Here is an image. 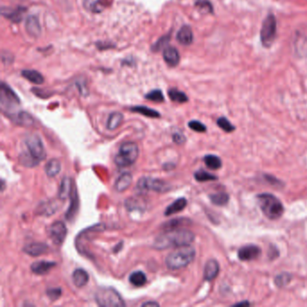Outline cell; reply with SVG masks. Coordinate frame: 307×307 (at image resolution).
I'll return each mask as SVG.
<instances>
[{
    "label": "cell",
    "mask_w": 307,
    "mask_h": 307,
    "mask_svg": "<svg viewBox=\"0 0 307 307\" xmlns=\"http://www.w3.org/2000/svg\"><path fill=\"white\" fill-rule=\"evenodd\" d=\"M46 153L41 137L36 133H27L21 143L19 162L26 168H33L45 159Z\"/></svg>",
    "instance_id": "obj_1"
},
{
    "label": "cell",
    "mask_w": 307,
    "mask_h": 307,
    "mask_svg": "<svg viewBox=\"0 0 307 307\" xmlns=\"http://www.w3.org/2000/svg\"><path fill=\"white\" fill-rule=\"evenodd\" d=\"M195 240V234L189 230L174 229L159 235L154 240V247L157 249L179 248L189 245Z\"/></svg>",
    "instance_id": "obj_2"
},
{
    "label": "cell",
    "mask_w": 307,
    "mask_h": 307,
    "mask_svg": "<svg viewBox=\"0 0 307 307\" xmlns=\"http://www.w3.org/2000/svg\"><path fill=\"white\" fill-rule=\"evenodd\" d=\"M195 256H196L195 249L190 245H185L179 247L178 249L170 252V254L167 256L165 263L167 268L170 270H180L190 264L195 259Z\"/></svg>",
    "instance_id": "obj_3"
},
{
    "label": "cell",
    "mask_w": 307,
    "mask_h": 307,
    "mask_svg": "<svg viewBox=\"0 0 307 307\" xmlns=\"http://www.w3.org/2000/svg\"><path fill=\"white\" fill-rule=\"evenodd\" d=\"M261 211L270 220H277L284 214V206L278 198L271 194H260L257 196Z\"/></svg>",
    "instance_id": "obj_4"
},
{
    "label": "cell",
    "mask_w": 307,
    "mask_h": 307,
    "mask_svg": "<svg viewBox=\"0 0 307 307\" xmlns=\"http://www.w3.org/2000/svg\"><path fill=\"white\" fill-rule=\"evenodd\" d=\"M139 155L138 145L133 142L123 143L115 157L116 164L120 168H126L133 164Z\"/></svg>",
    "instance_id": "obj_5"
},
{
    "label": "cell",
    "mask_w": 307,
    "mask_h": 307,
    "mask_svg": "<svg viewBox=\"0 0 307 307\" xmlns=\"http://www.w3.org/2000/svg\"><path fill=\"white\" fill-rule=\"evenodd\" d=\"M95 302L103 307H125L122 297L112 287H100L95 292Z\"/></svg>",
    "instance_id": "obj_6"
},
{
    "label": "cell",
    "mask_w": 307,
    "mask_h": 307,
    "mask_svg": "<svg viewBox=\"0 0 307 307\" xmlns=\"http://www.w3.org/2000/svg\"><path fill=\"white\" fill-rule=\"evenodd\" d=\"M20 104V99L16 93L11 90L10 87L5 85L3 82L0 90V105L2 111L5 112L6 116H10L15 113L14 109Z\"/></svg>",
    "instance_id": "obj_7"
},
{
    "label": "cell",
    "mask_w": 307,
    "mask_h": 307,
    "mask_svg": "<svg viewBox=\"0 0 307 307\" xmlns=\"http://www.w3.org/2000/svg\"><path fill=\"white\" fill-rule=\"evenodd\" d=\"M276 35V20L273 15H269L262 23L260 30V41L262 45L266 48H270Z\"/></svg>",
    "instance_id": "obj_8"
},
{
    "label": "cell",
    "mask_w": 307,
    "mask_h": 307,
    "mask_svg": "<svg viewBox=\"0 0 307 307\" xmlns=\"http://www.w3.org/2000/svg\"><path fill=\"white\" fill-rule=\"evenodd\" d=\"M136 188L140 192L149 190L156 191V192H166V191L170 189V185H168L163 180L143 177L138 181Z\"/></svg>",
    "instance_id": "obj_9"
},
{
    "label": "cell",
    "mask_w": 307,
    "mask_h": 307,
    "mask_svg": "<svg viewBox=\"0 0 307 307\" xmlns=\"http://www.w3.org/2000/svg\"><path fill=\"white\" fill-rule=\"evenodd\" d=\"M67 227L61 221L53 222L48 228V235L55 245H61L67 236Z\"/></svg>",
    "instance_id": "obj_10"
},
{
    "label": "cell",
    "mask_w": 307,
    "mask_h": 307,
    "mask_svg": "<svg viewBox=\"0 0 307 307\" xmlns=\"http://www.w3.org/2000/svg\"><path fill=\"white\" fill-rule=\"evenodd\" d=\"M260 254H261V249L260 247L253 244H249L239 249L238 258L239 260H243V261H248V260L258 259Z\"/></svg>",
    "instance_id": "obj_11"
},
{
    "label": "cell",
    "mask_w": 307,
    "mask_h": 307,
    "mask_svg": "<svg viewBox=\"0 0 307 307\" xmlns=\"http://www.w3.org/2000/svg\"><path fill=\"white\" fill-rule=\"evenodd\" d=\"M26 30L27 33L32 37L36 38L40 36L42 28L37 16H29L27 17L26 21Z\"/></svg>",
    "instance_id": "obj_12"
},
{
    "label": "cell",
    "mask_w": 307,
    "mask_h": 307,
    "mask_svg": "<svg viewBox=\"0 0 307 307\" xmlns=\"http://www.w3.org/2000/svg\"><path fill=\"white\" fill-rule=\"evenodd\" d=\"M13 122L23 126H31L34 123V120L27 112L16 111L8 116Z\"/></svg>",
    "instance_id": "obj_13"
},
{
    "label": "cell",
    "mask_w": 307,
    "mask_h": 307,
    "mask_svg": "<svg viewBox=\"0 0 307 307\" xmlns=\"http://www.w3.org/2000/svg\"><path fill=\"white\" fill-rule=\"evenodd\" d=\"M47 249V244H43V243H32V244L26 245L23 249V251L32 257H38L40 255L45 253Z\"/></svg>",
    "instance_id": "obj_14"
},
{
    "label": "cell",
    "mask_w": 307,
    "mask_h": 307,
    "mask_svg": "<svg viewBox=\"0 0 307 307\" xmlns=\"http://www.w3.org/2000/svg\"><path fill=\"white\" fill-rule=\"evenodd\" d=\"M56 266V262L53 261H46V260H41L36 261L32 263L31 266V270L32 272L36 275H45L49 271Z\"/></svg>",
    "instance_id": "obj_15"
},
{
    "label": "cell",
    "mask_w": 307,
    "mask_h": 307,
    "mask_svg": "<svg viewBox=\"0 0 307 307\" xmlns=\"http://www.w3.org/2000/svg\"><path fill=\"white\" fill-rule=\"evenodd\" d=\"M220 267L217 261L215 260H208L207 264L205 266L204 270V277L207 281H211L215 279L219 274Z\"/></svg>",
    "instance_id": "obj_16"
},
{
    "label": "cell",
    "mask_w": 307,
    "mask_h": 307,
    "mask_svg": "<svg viewBox=\"0 0 307 307\" xmlns=\"http://www.w3.org/2000/svg\"><path fill=\"white\" fill-rule=\"evenodd\" d=\"M165 62L170 67H176L180 63V53L175 47H167L163 52Z\"/></svg>",
    "instance_id": "obj_17"
},
{
    "label": "cell",
    "mask_w": 307,
    "mask_h": 307,
    "mask_svg": "<svg viewBox=\"0 0 307 307\" xmlns=\"http://www.w3.org/2000/svg\"><path fill=\"white\" fill-rule=\"evenodd\" d=\"M73 189L72 186V180L69 177H64L63 180H61V183L60 185L58 196L61 200L66 199L68 196L71 195V192Z\"/></svg>",
    "instance_id": "obj_18"
},
{
    "label": "cell",
    "mask_w": 307,
    "mask_h": 307,
    "mask_svg": "<svg viewBox=\"0 0 307 307\" xmlns=\"http://www.w3.org/2000/svg\"><path fill=\"white\" fill-rule=\"evenodd\" d=\"M186 205H187V201L185 198L184 197L178 198L176 201L170 204V206L166 208L164 215L166 216H170L172 215H175L177 213L181 212L182 210L185 209Z\"/></svg>",
    "instance_id": "obj_19"
},
{
    "label": "cell",
    "mask_w": 307,
    "mask_h": 307,
    "mask_svg": "<svg viewBox=\"0 0 307 307\" xmlns=\"http://www.w3.org/2000/svg\"><path fill=\"white\" fill-rule=\"evenodd\" d=\"M193 32L191 30V28L187 26H184L181 27L178 34H177V40L179 43L183 44V45H189L193 43Z\"/></svg>",
    "instance_id": "obj_20"
},
{
    "label": "cell",
    "mask_w": 307,
    "mask_h": 307,
    "mask_svg": "<svg viewBox=\"0 0 307 307\" xmlns=\"http://www.w3.org/2000/svg\"><path fill=\"white\" fill-rule=\"evenodd\" d=\"M89 278L90 276L88 272L83 269H77L72 274V281L77 287H83L86 286L89 282Z\"/></svg>",
    "instance_id": "obj_21"
},
{
    "label": "cell",
    "mask_w": 307,
    "mask_h": 307,
    "mask_svg": "<svg viewBox=\"0 0 307 307\" xmlns=\"http://www.w3.org/2000/svg\"><path fill=\"white\" fill-rule=\"evenodd\" d=\"M27 9L25 7H18L16 9H2V15L8 18L9 20L15 23H18L22 20L24 14L26 13Z\"/></svg>",
    "instance_id": "obj_22"
},
{
    "label": "cell",
    "mask_w": 307,
    "mask_h": 307,
    "mask_svg": "<svg viewBox=\"0 0 307 307\" xmlns=\"http://www.w3.org/2000/svg\"><path fill=\"white\" fill-rule=\"evenodd\" d=\"M132 180V175L130 173H128V172L123 173L122 175L117 179L116 183H115L116 190L117 192H123V191L126 190L131 185Z\"/></svg>",
    "instance_id": "obj_23"
},
{
    "label": "cell",
    "mask_w": 307,
    "mask_h": 307,
    "mask_svg": "<svg viewBox=\"0 0 307 307\" xmlns=\"http://www.w3.org/2000/svg\"><path fill=\"white\" fill-rule=\"evenodd\" d=\"M22 75L25 79L29 80L30 82H32L33 84H43L44 82V78L43 75L40 72H38L36 70H31V69H25L22 71Z\"/></svg>",
    "instance_id": "obj_24"
},
{
    "label": "cell",
    "mask_w": 307,
    "mask_h": 307,
    "mask_svg": "<svg viewBox=\"0 0 307 307\" xmlns=\"http://www.w3.org/2000/svg\"><path fill=\"white\" fill-rule=\"evenodd\" d=\"M78 209H79V199H78L77 191L74 187L71 192V201H70V205H69V210L66 215L67 219L72 220L75 217V215H77Z\"/></svg>",
    "instance_id": "obj_25"
},
{
    "label": "cell",
    "mask_w": 307,
    "mask_h": 307,
    "mask_svg": "<svg viewBox=\"0 0 307 307\" xmlns=\"http://www.w3.org/2000/svg\"><path fill=\"white\" fill-rule=\"evenodd\" d=\"M61 169V164L58 159H50L45 165V172L48 177L50 178H54L55 176L58 175Z\"/></svg>",
    "instance_id": "obj_26"
},
{
    "label": "cell",
    "mask_w": 307,
    "mask_h": 307,
    "mask_svg": "<svg viewBox=\"0 0 307 307\" xmlns=\"http://www.w3.org/2000/svg\"><path fill=\"white\" fill-rule=\"evenodd\" d=\"M123 119V116L121 113H119V112L112 113L111 115L108 117L106 127L110 131L116 130L122 123Z\"/></svg>",
    "instance_id": "obj_27"
},
{
    "label": "cell",
    "mask_w": 307,
    "mask_h": 307,
    "mask_svg": "<svg viewBox=\"0 0 307 307\" xmlns=\"http://www.w3.org/2000/svg\"><path fill=\"white\" fill-rule=\"evenodd\" d=\"M129 281L133 286H143L147 282V276L143 271H135L129 276Z\"/></svg>",
    "instance_id": "obj_28"
},
{
    "label": "cell",
    "mask_w": 307,
    "mask_h": 307,
    "mask_svg": "<svg viewBox=\"0 0 307 307\" xmlns=\"http://www.w3.org/2000/svg\"><path fill=\"white\" fill-rule=\"evenodd\" d=\"M131 111L141 114L144 117H152V118H158V117H160L159 112L154 110L152 108H149L147 106H133L131 108Z\"/></svg>",
    "instance_id": "obj_29"
},
{
    "label": "cell",
    "mask_w": 307,
    "mask_h": 307,
    "mask_svg": "<svg viewBox=\"0 0 307 307\" xmlns=\"http://www.w3.org/2000/svg\"><path fill=\"white\" fill-rule=\"evenodd\" d=\"M207 168L213 170H217L222 168V160L215 155H207L204 158Z\"/></svg>",
    "instance_id": "obj_30"
},
{
    "label": "cell",
    "mask_w": 307,
    "mask_h": 307,
    "mask_svg": "<svg viewBox=\"0 0 307 307\" xmlns=\"http://www.w3.org/2000/svg\"><path fill=\"white\" fill-rule=\"evenodd\" d=\"M84 5L86 9L91 11L93 13H100L104 9L105 5L102 0H85Z\"/></svg>",
    "instance_id": "obj_31"
},
{
    "label": "cell",
    "mask_w": 307,
    "mask_h": 307,
    "mask_svg": "<svg viewBox=\"0 0 307 307\" xmlns=\"http://www.w3.org/2000/svg\"><path fill=\"white\" fill-rule=\"evenodd\" d=\"M210 199L214 205L219 206V207H223L225 205H227L229 202V196L224 192H219L216 194H214L210 196Z\"/></svg>",
    "instance_id": "obj_32"
},
{
    "label": "cell",
    "mask_w": 307,
    "mask_h": 307,
    "mask_svg": "<svg viewBox=\"0 0 307 307\" xmlns=\"http://www.w3.org/2000/svg\"><path fill=\"white\" fill-rule=\"evenodd\" d=\"M169 96L170 99L176 102V103H185L188 100V97L186 96L185 93H183L182 91L177 90V89H171L169 90Z\"/></svg>",
    "instance_id": "obj_33"
},
{
    "label": "cell",
    "mask_w": 307,
    "mask_h": 307,
    "mask_svg": "<svg viewBox=\"0 0 307 307\" xmlns=\"http://www.w3.org/2000/svg\"><path fill=\"white\" fill-rule=\"evenodd\" d=\"M195 179L199 182H205V181H209V180H217V177L216 176L213 175L211 173L207 172L206 170H199L196 171V173L194 174Z\"/></svg>",
    "instance_id": "obj_34"
},
{
    "label": "cell",
    "mask_w": 307,
    "mask_h": 307,
    "mask_svg": "<svg viewBox=\"0 0 307 307\" xmlns=\"http://www.w3.org/2000/svg\"><path fill=\"white\" fill-rule=\"evenodd\" d=\"M196 6L203 14L213 13V5L208 0H197Z\"/></svg>",
    "instance_id": "obj_35"
},
{
    "label": "cell",
    "mask_w": 307,
    "mask_h": 307,
    "mask_svg": "<svg viewBox=\"0 0 307 307\" xmlns=\"http://www.w3.org/2000/svg\"><path fill=\"white\" fill-rule=\"evenodd\" d=\"M217 125L224 132H232L235 130V127L232 124V123L230 122L225 117L218 118Z\"/></svg>",
    "instance_id": "obj_36"
},
{
    "label": "cell",
    "mask_w": 307,
    "mask_h": 307,
    "mask_svg": "<svg viewBox=\"0 0 307 307\" xmlns=\"http://www.w3.org/2000/svg\"><path fill=\"white\" fill-rule=\"evenodd\" d=\"M145 98L154 102H163L164 96L162 92L159 90H154L145 95Z\"/></svg>",
    "instance_id": "obj_37"
},
{
    "label": "cell",
    "mask_w": 307,
    "mask_h": 307,
    "mask_svg": "<svg viewBox=\"0 0 307 307\" xmlns=\"http://www.w3.org/2000/svg\"><path fill=\"white\" fill-rule=\"evenodd\" d=\"M291 281V276L288 273H282L276 276L275 278L276 285L277 286H285Z\"/></svg>",
    "instance_id": "obj_38"
},
{
    "label": "cell",
    "mask_w": 307,
    "mask_h": 307,
    "mask_svg": "<svg viewBox=\"0 0 307 307\" xmlns=\"http://www.w3.org/2000/svg\"><path fill=\"white\" fill-rule=\"evenodd\" d=\"M187 221H188V220H185V219H183V218L171 220L170 222L165 223L164 227L165 229L167 228L168 230H174V229H177L178 227L185 225V223L187 222Z\"/></svg>",
    "instance_id": "obj_39"
},
{
    "label": "cell",
    "mask_w": 307,
    "mask_h": 307,
    "mask_svg": "<svg viewBox=\"0 0 307 307\" xmlns=\"http://www.w3.org/2000/svg\"><path fill=\"white\" fill-rule=\"evenodd\" d=\"M188 126L190 128L191 130L195 131L197 132H205L207 131V126L202 123L199 121H196V120H193L188 123Z\"/></svg>",
    "instance_id": "obj_40"
},
{
    "label": "cell",
    "mask_w": 307,
    "mask_h": 307,
    "mask_svg": "<svg viewBox=\"0 0 307 307\" xmlns=\"http://www.w3.org/2000/svg\"><path fill=\"white\" fill-rule=\"evenodd\" d=\"M169 42H170V36H163V37L160 38L159 41L154 44V46H153V50H154V52L159 51V50L163 49Z\"/></svg>",
    "instance_id": "obj_41"
},
{
    "label": "cell",
    "mask_w": 307,
    "mask_h": 307,
    "mask_svg": "<svg viewBox=\"0 0 307 307\" xmlns=\"http://www.w3.org/2000/svg\"><path fill=\"white\" fill-rule=\"evenodd\" d=\"M61 288H52V289H48L47 296L51 300L55 301L61 297Z\"/></svg>",
    "instance_id": "obj_42"
},
{
    "label": "cell",
    "mask_w": 307,
    "mask_h": 307,
    "mask_svg": "<svg viewBox=\"0 0 307 307\" xmlns=\"http://www.w3.org/2000/svg\"><path fill=\"white\" fill-rule=\"evenodd\" d=\"M172 139H173V141L175 142L176 143H178V144H182V143H185V137L182 134V133H180V132H176L173 134V136H172Z\"/></svg>",
    "instance_id": "obj_43"
},
{
    "label": "cell",
    "mask_w": 307,
    "mask_h": 307,
    "mask_svg": "<svg viewBox=\"0 0 307 307\" xmlns=\"http://www.w3.org/2000/svg\"><path fill=\"white\" fill-rule=\"evenodd\" d=\"M159 305L157 302H146L143 304V307H159Z\"/></svg>",
    "instance_id": "obj_44"
},
{
    "label": "cell",
    "mask_w": 307,
    "mask_h": 307,
    "mask_svg": "<svg viewBox=\"0 0 307 307\" xmlns=\"http://www.w3.org/2000/svg\"><path fill=\"white\" fill-rule=\"evenodd\" d=\"M234 306H235V307H240V306H241V307H244V306H249V303L247 302V301H245V302L238 303V304H235Z\"/></svg>",
    "instance_id": "obj_45"
}]
</instances>
